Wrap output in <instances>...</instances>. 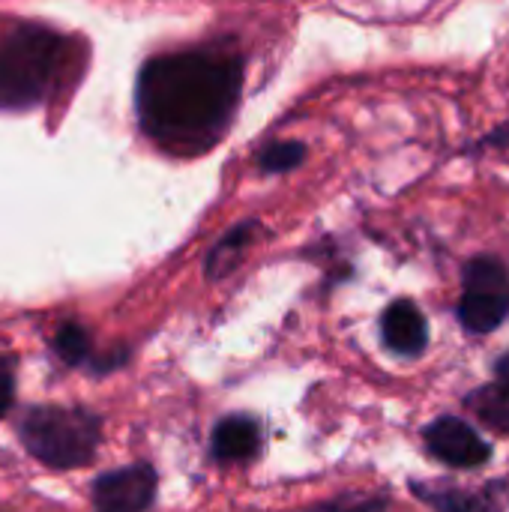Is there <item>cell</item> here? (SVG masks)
Returning <instances> with one entry per match:
<instances>
[{
    "mask_svg": "<svg viewBox=\"0 0 509 512\" xmlns=\"http://www.w3.org/2000/svg\"><path fill=\"white\" fill-rule=\"evenodd\" d=\"M243 87V63L225 51H174L150 57L135 84L141 129L165 150H210L228 129Z\"/></svg>",
    "mask_w": 509,
    "mask_h": 512,
    "instance_id": "6da1fadb",
    "label": "cell"
},
{
    "mask_svg": "<svg viewBox=\"0 0 509 512\" xmlns=\"http://www.w3.org/2000/svg\"><path fill=\"white\" fill-rule=\"evenodd\" d=\"M66 60V39L42 24H15L0 39V108L42 105Z\"/></svg>",
    "mask_w": 509,
    "mask_h": 512,
    "instance_id": "7a4b0ae2",
    "label": "cell"
},
{
    "mask_svg": "<svg viewBox=\"0 0 509 512\" xmlns=\"http://www.w3.org/2000/svg\"><path fill=\"white\" fill-rule=\"evenodd\" d=\"M24 450L54 471H69L93 462L102 444V420L84 408L36 405L18 420Z\"/></svg>",
    "mask_w": 509,
    "mask_h": 512,
    "instance_id": "3957f363",
    "label": "cell"
},
{
    "mask_svg": "<svg viewBox=\"0 0 509 512\" xmlns=\"http://www.w3.org/2000/svg\"><path fill=\"white\" fill-rule=\"evenodd\" d=\"M462 327L474 336L495 333L509 318V273L501 258L474 255L462 270V300L456 309Z\"/></svg>",
    "mask_w": 509,
    "mask_h": 512,
    "instance_id": "277c9868",
    "label": "cell"
},
{
    "mask_svg": "<svg viewBox=\"0 0 509 512\" xmlns=\"http://www.w3.org/2000/svg\"><path fill=\"white\" fill-rule=\"evenodd\" d=\"M156 498V471L144 462L105 471L93 483L96 512H147Z\"/></svg>",
    "mask_w": 509,
    "mask_h": 512,
    "instance_id": "5b68a950",
    "label": "cell"
},
{
    "mask_svg": "<svg viewBox=\"0 0 509 512\" xmlns=\"http://www.w3.org/2000/svg\"><path fill=\"white\" fill-rule=\"evenodd\" d=\"M429 453L450 468H480L492 459V444L459 417H438L423 429Z\"/></svg>",
    "mask_w": 509,
    "mask_h": 512,
    "instance_id": "8992f818",
    "label": "cell"
},
{
    "mask_svg": "<svg viewBox=\"0 0 509 512\" xmlns=\"http://www.w3.org/2000/svg\"><path fill=\"white\" fill-rule=\"evenodd\" d=\"M381 339L399 357H420L429 345V321L414 300H393L381 315Z\"/></svg>",
    "mask_w": 509,
    "mask_h": 512,
    "instance_id": "52a82bcc",
    "label": "cell"
},
{
    "mask_svg": "<svg viewBox=\"0 0 509 512\" xmlns=\"http://www.w3.org/2000/svg\"><path fill=\"white\" fill-rule=\"evenodd\" d=\"M264 444V429L258 420L246 414H231L213 426L210 435V450L213 459L219 462H249L261 453Z\"/></svg>",
    "mask_w": 509,
    "mask_h": 512,
    "instance_id": "ba28073f",
    "label": "cell"
},
{
    "mask_svg": "<svg viewBox=\"0 0 509 512\" xmlns=\"http://www.w3.org/2000/svg\"><path fill=\"white\" fill-rule=\"evenodd\" d=\"M411 489L435 512H498L495 498L489 492H468V489L444 483V480H432V483L414 480Z\"/></svg>",
    "mask_w": 509,
    "mask_h": 512,
    "instance_id": "9c48e42d",
    "label": "cell"
},
{
    "mask_svg": "<svg viewBox=\"0 0 509 512\" xmlns=\"http://www.w3.org/2000/svg\"><path fill=\"white\" fill-rule=\"evenodd\" d=\"M258 231H261L258 222H243V225L231 228V231L210 249V255H207V276H210V279H225V276L243 261V255H246V249L255 243Z\"/></svg>",
    "mask_w": 509,
    "mask_h": 512,
    "instance_id": "30bf717a",
    "label": "cell"
},
{
    "mask_svg": "<svg viewBox=\"0 0 509 512\" xmlns=\"http://www.w3.org/2000/svg\"><path fill=\"white\" fill-rule=\"evenodd\" d=\"M465 405L471 408V414L477 420H483V426L509 435V387H501L498 381L486 384V387L474 390L465 399Z\"/></svg>",
    "mask_w": 509,
    "mask_h": 512,
    "instance_id": "8fae6325",
    "label": "cell"
},
{
    "mask_svg": "<svg viewBox=\"0 0 509 512\" xmlns=\"http://www.w3.org/2000/svg\"><path fill=\"white\" fill-rule=\"evenodd\" d=\"M303 159H306V144H300V141H276L258 156V168L267 171V174H282V171H291V168L303 165Z\"/></svg>",
    "mask_w": 509,
    "mask_h": 512,
    "instance_id": "7c38bea8",
    "label": "cell"
},
{
    "mask_svg": "<svg viewBox=\"0 0 509 512\" xmlns=\"http://www.w3.org/2000/svg\"><path fill=\"white\" fill-rule=\"evenodd\" d=\"M54 351L63 363L78 366L90 354V336L81 324H63L54 336Z\"/></svg>",
    "mask_w": 509,
    "mask_h": 512,
    "instance_id": "4fadbf2b",
    "label": "cell"
},
{
    "mask_svg": "<svg viewBox=\"0 0 509 512\" xmlns=\"http://www.w3.org/2000/svg\"><path fill=\"white\" fill-rule=\"evenodd\" d=\"M384 507H387L384 498H339L309 512H384Z\"/></svg>",
    "mask_w": 509,
    "mask_h": 512,
    "instance_id": "5bb4252c",
    "label": "cell"
},
{
    "mask_svg": "<svg viewBox=\"0 0 509 512\" xmlns=\"http://www.w3.org/2000/svg\"><path fill=\"white\" fill-rule=\"evenodd\" d=\"M15 402V378H12V369L0 363V420L9 414Z\"/></svg>",
    "mask_w": 509,
    "mask_h": 512,
    "instance_id": "9a60e30c",
    "label": "cell"
},
{
    "mask_svg": "<svg viewBox=\"0 0 509 512\" xmlns=\"http://www.w3.org/2000/svg\"><path fill=\"white\" fill-rule=\"evenodd\" d=\"M509 144V123L507 126H501V129H495V132H489L483 141H477L474 147H468V153H480V150H489V147H507Z\"/></svg>",
    "mask_w": 509,
    "mask_h": 512,
    "instance_id": "2e32d148",
    "label": "cell"
},
{
    "mask_svg": "<svg viewBox=\"0 0 509 512\" xmlns=\"http://www.w3.org/2000/svg\"><path fill=\"white\" fill-rule=\"evenodd\" d=\"M495 381H498L501 387H509V351L495 360Z\"/></svg>",
    "mask_w": 509,
    "mask_h": 512,
    "instance_id": "e0dca14e",
    "label": "cell"
}]
</instances>
